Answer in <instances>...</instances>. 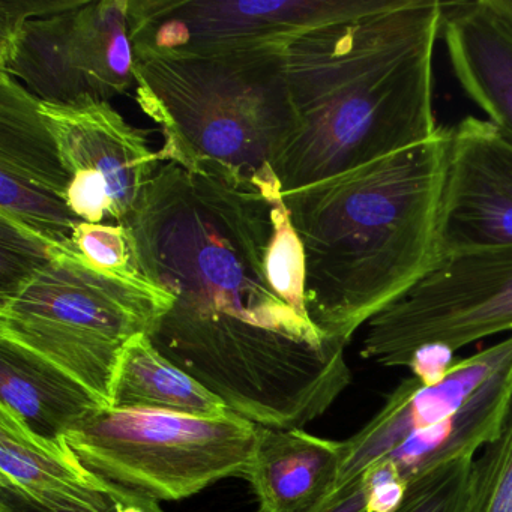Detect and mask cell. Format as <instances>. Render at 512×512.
<instances>
[{
	"mask_svg": "<svg viewBox=\"0 0 512 512\" xmlns=\"http://www.w3.org/2000/svg\"><path fill=\"white\" fill-rule=\"evenodd\" d=\"M281 196L226 170L166 161L125 226L146 277L173 298L149 335L161 355L254 424L302 428L352 373L346 346L269 281Z\"/></svg>",
	"mask_w": 512,
	"mask_h": 512,
	"instance_id": "1",
	"label": "cell"
},
{
	"mask_svg": "<svg viewBox=\"0 0 512 512\" xmlns=\"http://www.w3.org/2000/svg\"><path fill=\"white\" fill-rule=\"evenodd\" d=\"M442 2L296 34L284 49L295 127L277 161L283 194L433 139V55Z\"/></svg>",
	"mask_w": 512,
	"mask_h": 512,
	"instance_id": "2",
	"label": "cell"
},
{
	"mask_svg": "<svg viewBox=\"0 0 512 512\" xmlns=\"http://www.w3.org/2000/svg\"><path fill=\"white\" fill-rule=\"evenodd\" d=\"M448 128L433 139L283 194L307 266L308 316L347 344L437 263Z\"/></svg>",
	"mask_w": 512,
	"mask_h": 512,
	"instance_id": "3",
	"label": "cell"
},
{
	"mask_svg": "<svg viewBox=\"0 0 512 512\" xmlns=\"http://www.w3.org/2000/svg\"><path fill=\"white\" fill-rule=\"evenodd\" d=\"M286 44L185 53L134 47L137 101L160 124L163 161L226 170L266 193L295 127Z\"/></svg>",
	"mask_w": 512,
	"mask_h": 512,
	"instance_id": "4",
	"label": "cell"
},
{
	"mask_svg": "<svg viewBox=\"0 0 512 512\" xmlns=\"http://www.w3.org/2000/svg\"><path fill=\"white\" fill-rule=\"evenodd\" d=\"M172 305L161 287L122 283L55 254L0 295V340L49 362L109 407L122 350L137 335H151Z\"/></svg>",
	"mask_w": 512,
	"mask_h": 512,
	"instance_id": "5",
	"label": "cell"
},
{
	"mask_svg": "<svg viewBox=\"0 0 512 512\" xmlns=\"http://www.w3.org/2000/svg\"><path fill=\"white\" fill-rule=\"evenodd\" d=\"M259 427L232 410L200 418L101 407L67 442L95 475L160 502L187 499L230 476L245 478Z\"/></svg>",
	"mask_w": 512,
	"mask_h": 512,
	"instance_id": "6",
	"label": "cell"
},
{
	"mask_svg": "<svg viewBox=\"0 0 512 512\" xmlns=\"http://www.w3.org/2000/svg\"><path fill=\"white\" fill-rule=\"evenodd\" d=\"M512 334V245L475 248L437 262L403 298L365 326L361 355L409 367L428 344L457 352L491 335Z\"/></svg>",
	"mask_w": 512,
	"mask_h": 512,
	"instance_id": "7",
	"label": "cell"
},
{
	"mask_svg": "<svg viewBox=\"0 0 512 512\" xmlns=\"http://www.w3.org/2000/svg\"><path fill=\"white\" fill-rule=\"evenodd\" d=\"M406 0H131L133 47L218 53L289 43L299 32L394 10Z\"/></svg>",
	"mask_w": 512,
	"mask_h": 512,
	"instance_id": "8",
	"label": "cell"
},
{
	"mask_svg": "<svg viewBox=\"0 0 512 512\" xmlns=\"http://www.w3.org/2000/svg\"><path fill=\"white\" fill-rule=\"evenodd\" d=\"M40 112L70 176L67 202L74 214L86 223H127L163 161L145 131L107 101H41Z\"/></svg>",
	"mask_w": 512,
	"mask_h": 512,
	"instance_id": "9",
	"label": "cell"
},
{
	"mask_svg": "<svg viewBox=\"0 0 512 512\" xmlns=\"http://www.w3.org/2000/svg\"><path fill=\"white\" fill-rule=\"evenodd\" d=\"M40 103L0 71V218L61 250L82 220L68 206L70 176Z\"/></svg>",
	"mask_w": 512,
	"mask_h": 512,
	"instance_id": "10",
	"label": "cell"
},
{
	"mask_svg": "<svg viewBox=\"0 0 512 512\" xmlns=\"http://www.w3.org/2000/svg\"><path fill=\"white\" fill-rule=\"evenodd\" d=\"M496 245H512V139L466 116L448 128L437 262Z\"/></svg>",
	"mask_w": 512,
	"mask_h": 512,
	"instance_id": "11",
	"label": "cell"
},
{
	"mask_svg": "<svg viewBox=\"0 0 512 512\" xmlns=\"http://www.w3.org/2000/svg\"><path fill=\"white\" fill-rule=\"evenodd\" d=\"M511 364L512 334L452 365L433 385H422L413 376L404 380L358 433L343 440V461L334 490L359 478L413 434L457 413L479 389Z\"/></svg>",
	"mask_w": 512,
	"mask_h": 512,
	"instance_id": "12",
	"label": "cell"
},
{
	"mask_svg": "<svg viewBox=\"0 0 512 512\" xmlns=\"http://www.w3.org/2000/svg\"><path fill=\"white\" fill-rule=\"evenodd\" d=\"M82 2H0V71L43 103L95 101L83 64Z\"/></svg>",
	"mask_w": 512,
	"mask_h": 512,
	"instance_id": "13",
	"label": "cell"
},
{
	"mask_svg": "<svg viewBox=\"0 0 512 512\" xmlns=\"http://www.w3.org/2000/svg\"><path fill=\"white\" fill-rule=\"evenodd\" d=\"M0 485L41 505L94 509L115 484L92 473L67 440L46 439L0 407Z\"/></svg>",
	"mask_w": 512,
	"mask_h": 512,
	"instance_id": "14",
	"label": "cell"
},
{
	"mask_svg": "<svg viewBox=\"0 0 512 512\" xmlns=\"http://www.w3.org/2000/svg\"><path fill=\"white\" fill-rule=\"evenodd\" d=\"M343 442L302 428L259 427L245 478L262 512H311L334 490Z\"/></svg>",
	"mask_w": 512,
	"mask_h": 512,
	"instance_id": "15",
	"label": "cell"
},
{
	"mask_svg": "<svg viewBox=\"0 0 512 512\" xmlns=\"http://www.w3.org/2000/svg\"><path fill=\"white\" fill-rule=\"evenodd\" d=\"M440 37L461 89L512 139V35L479 0L442 2Z\"/></svg>",
	"mask_w": 512,
	"mask_h": 512,
	"instance_id": "16",
	"label": "cell"
},
{
	"mask_svg": "<svg viewBox=\"0 0 512 512\" xmlns=\"http://www.w3.org/2000/svg\"><path fill=\"white\" fill-rule=\"evenodd\" d=\"M511 404L512 364L479 389L457 413L413 434L374 464L407 487L443 464L475 458L499 434Z\"/></svg>",
	"mask_w": 512,
	"mask_h": 512,
	"instance_id": "17",
	"label": "cell"
},
{
	"mask_svg": "<svg viewBox=\"0 0 512 512\" xmlns=\"http://www.w3.org/2000/svg\"><path fill=\"white\" fill-rule=\"evenodd\" d=\"M0 407L46 439L67 440L89 415L107 406L49 362L0 340Z\"/></svg>",
	"mask_w": 512,
	"mask_h": 512,
	"instance_id": "18",
	"label": "cell"
},
{
	"mask_svg": "<svg viewBox=\"0 0 512 512\" xmlns=\"http://www.w3.org/2000/svg\"><path fill=\"white\" fill-rule=\"evenodd\" d=\"M109 407L200 418L230 412L221 398L161 355L146 334L137 335L122 350L110 385Z\"/></svg>",
	"mask_w": 512,
	"mask_h": 512,
	"instance_id": "19",
	"label": "cell"
},
{
	"mask_svg": "<svg viewBox=\"0 0 512 512\" xmlns=\"http://www.w3.org/2000/svg\"><path fill=\"white\" fill-rule=\"evenodd\" d=\"M58 254L73 257L83 265L122 283L145 289L158 287L143 272L133 235L125 224L82 221L74 230L70 248Z\"/></svg>",
	"mask_w": 512,
	"mask_h": 512,
	"instance_id": "20",
	"label": "cell"
},
{
	"mask_svg": "<svg viewBox=\"0 0 512 512\" xmlns=\"http://www.w3.org/2000/svg\"><path fill=\"white\" fill-rule=\"evenodd\" d=\"M466 512H512V404L499 434L473 458Z\"/></svg>",
	"mask_w": 512,
	"mask_h": 512,
	"instance_id": "21",
	"label": "cell"
},
{
	"mask_svg": "<svg viewBox=\"0 0 512 512\" xmlns=\"http://www.w3.org/2000/svg\"><path fill=\"white\" fill-rule=\"evenodd\" d=\"M266 271L275 292L299 313L308 314L304 245L293 227L284 196L278 197L274 206V236L266 257Z\"/></svg>",
	"mask_w": 512,
	"mask_h": 512,
	"instance_id": "22",
	"label": "cell"
},
{
	"mask_svg": "<svg viewBox=\"0 0 512 512\" xmlns=\"http://www.w3.org/2000/svg\"><path fill=\"white\" fill-rule=\"evenodd\" d=\"M472 463L473 458H460L419 476L392 512H466Z\"/></svg>",
	"mask_w": 512,
	"mask_h": 512,
	"instance_id": "23",
	"label": "cell"
},
{
	"mask_svg": "<svg viewBox=\"0 0 512 512\" xmlns=\"http://www.w3.org/2000/svg\"><path fill=\"white\" fill-rule=\"evenodd\" d=\"M0 295L13 292L20 283L53 259L52 248L20 232L0 218Z\"/></svg>",
	"mask_w": 512,
	"mask_h": 512,
	"instance_id": "24",
	"label": "cell"
},
{
	"mask_svg": "<svg viewBox=\"0 0 512 512\" xmlns=\"http://www.w3.org/2000/svg\"><path fill=\"white\" fill-rule=\"evenodd\" d=\"M0 512H164L160 503L139 491L113 485L106 505L101 508L80 506H47L29 499L13 488L0 485Z\"/></svg>",
	"mask_w": 512,
	"mask_h": 512,
	"instance_id": "25",
	"label": "cell"
},
{
	"mask_svg": "<svg viewBox=\"0 0 512 512\" xmlns=\"http://www.w3.org/2000/svg\"><path fill=\"white\" fill-rule=\"evenodd\" d=\"M454 365V350L440 344L419 347L410 359L409 367L413 377L422 385L439 382Z\"/></svg>",
	"mask_w": 512,
	"mask_h": 512,
	"instance_id": "26",
	"label": "cell"
},
{
	"mask_svg": "<svg viewBox=\"0 0 512 512\" xmlns=\"http://www.w3.org/2000/svg\"><path fill=\"white\" fill-rule=\"evenodd\" d=\"M311 512H370V491L359 476L332 490Z\"/></svg>",
	"mask_w": 512,
	"mask_h": 512,
	"instance_id": "27",
	"label": "cell"
},
{
	"mask_svg": "<svg viewBox=\"0 0 512 512\" xmlns=\"http://www.w3.org/2000/svg\"><path fill=\"white\" fill-rule=\"evenodd\" d=\"M484 4L512 35V0H484Z\"/></svg>",
	"mask_w": 512,
	"mask_h": 512,
	"instance_id": "28",
	"label": "cell"
}]
</instances>
